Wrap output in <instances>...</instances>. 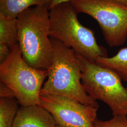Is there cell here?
Listing matches in <instances>:
<instances>
[{
  "label": "cell",
  "mask_w": 127,
  "mask_h": 127,
  "mask_svg": "<svg viewBox=\"0 0 127 127\" xmlns=\"http://www.w3.org/2000/svg\"><path fill=\"white\" fill-rule=\"evenodd\" d=\"M49 7H33L16 18L18 44L23 59L32 67L42 70H49L53 56Z\"/></svg>",
  "instance_id": "cell-1"
},
{
  "label": "cell",
  "mask_w": 127,
  "mask_h": 127,
  "mask_svg": "<svg viewBox=\"0 0 127 127\" xmlns=\"http://www.w3.org/2000/svg\"><path fill=\"white\" fill-rule=\"evenodd\" d=\"M96 62L111 70L122 81L127 82V47L121 49L112 57H99Z\"/></svg>",
  "instance_id": "cell-10"
},
{
  "label": "cell",
  "mask_w": 127,
  "mask_h": 127,
  "mask_svg": "<svg viewBox=\"0 0 127 127\" xmlns=\"http://www.w3.org/2000/svg\"><path fill=\"white\" fill-rule=\"evenodd\" d=\"M82 68V82L87 93L107 104L113 116H127V89L108 68L77 54Z\"/></svg>",
  "instance_id": "cell-5"
},
{
  "label": "cell",
  "mask_w": 127,
  "mask_h": 127,
  "mask_svg": "<svg viewBox=\"0 0 127 127\" xmlns=\"http://www.w3.org/2000/svg\"><path fill=\"white\" fill-rule=\"evenodd\" d=\"M50 112L39 104L22 106L18 109L12 127H57Z\"/></svg>",
  "instance_id": "cell-8"
},
{
  "label": "cell",
  "mask_w": 127,
  "mask_h": 127,
  "mask_svg": "<svg viewBox=\"0 0 127 127\" xmlns=\"http://www.w3.org/2000/svg\"><path fill=\"white\" fill-rule=\"evenodd\" d=\"M95 127H127V116H115L105 121L96 120Z\"/></svg>",
  "instance_id": "cell-13"
},
{
  "label": "cell",
  "mask_w": 127,
  "mask_h": 127,
  "mask_svg": "<svg viewBox=\"0 0 127 127\" xmlns=\"http://www.w3.org/2000/svg\"><path fill=\"white\" fill-rule=\"evenodd\" d=\"M52 0H0V13L10 18H16L33 6H50Z\"/></svg>",
  "instance_id": "cell-9"
},
{
  "label": "cell",
  "mask_w": 127,
  "mask_h": 127,
  "mask_svg": "<svg viewBox=\"0 0 127 127\" xmlns=\"http://www.w3.org/2000/svg\"><path fill=\"white\" fill-rule=\"evenodd\" d=\"M48 70L33 68L24 60L18 43L0 64V83L8 87L22 106L39 104Z\"/></svg>",
  "instance_id": "cell-4"
},
{
  "label": "cell",
  "mask_w": 127,
  "mask_h": 127,
  "mask_svg": "<svg viewBox=\"0 0 127 127\" xmlns=\"http://www.w3.org/2000/svg\"><path fill=\"white\" fill-rule=\"evenodd\" d=\"M18 103L16 97H0V127H12Z\"/></svg>",
  "instance_id": "cell-12"
},
{
  "label": "cell",
  "mask_w": 127,
  "mask_h": 127,
  "mask_svg": "<svg viewBox=\"0 0 127 127\" xmlns=\"http://www.w3.org/2000/svg\"><path fill=\"white\" fill-rule=\"evenodd\" d=\"M57 127H63V126H59V125H58V126H57Z\"/></svg>",
  "instance_id": "cell-16"
},
{
  "label": "cell",
  "mask_w": 127,
  "mask_h": 127,
  "mask_svg": "<svg viewBox=\"0 0 127 127\" xmlns=\"http://www.w3.org/2000/svg\"><path fill=\"white\" fill-rule=\"evenodd\" d=\"M18 43L17 18H9L0 13V43L12 49Z\"/></svg>",
  "instance_id": "cell-11"
},
{
  "label": "cell",
  "mask_w": 127,
  "mask_h": 127,
  "mask_svg": "<svg viewBox=\"0 0 127 127\" xmlns=\"http://www.w3.org/2000/svg\"><path fill=\"white\" fill-rule=\"evenodd\" d=\"M78 13L70 1L50 9V36L87 59L96 62L99 57H108L107 50L97 43L94 32L79 21Z\"/></svg>",
  "instance_id": "cell-3"
},
{
  "label": "cell",
  "mask_w": 127,
  "mask_h": 127,
  "mask_svg": "<svg viewBox=\"0 0 127 127\" xmlns=\"http://www.w3.org/2000/svg\"><path fill=\"white\" fill-rule=\"evenodd\" d=\"M50 38L53 49V60L41 95L65 96L98 108L96 101L87 93L82 85L81 64L77 53L61 41Z\"/></svg>",
  "instance_id": "cell-2"
},
{
  "label": "cell",
  "mask_w": 127,
  "mask_h": 127,
  "mask_svg": "<svg viewBox=\"0 0 127 127\" xmlns=\"http://www.w3.org/2000/svg\"><path fill=\"white\" fill-rule=\"evenodd\" d=\"M72 0H52V2L50 6L49 9L61 3L64 2H67V1H70ZM115 0L122 2L124 4L127 5V0Z\"/></svg>",
  "instance_id": "cell-15"
},
{
  "label": "cell",
  "mask_w": 127,
  "mask_h": 127,
  "mask_svg": "<svg viewBox=\"0 0 127 127\" xmlns=\"http://www.w3.org/2000/svg\"><path fill=\"white\" fill-rule=\"evenodd\" d=\"M39 105L50 113L59 126L95 127L98 108L54 94L41 95Z\"/></svg>",
  "instance_id": "cell-7"
},
{
  "label": "cell",
  "mask_w": 127,
  "mask_h": 127,
  "mask_svg": "<svg viewBox=\"0 0 127 127\" xmlns=\"http://www.w3.org/2000/svg\"><path fill=\"white\" fill-rule=\"evenodd\" d=\"M77 12L90 15L99 24L104 39L111 47L127 40V5L115 0L70 1Z\"/></svg>",
  "instance_id": "cell-6"
},
{
  "label": "cell",
  "mask_w": 127,
  "mask_h": 127,
  "mask_svg": "<svg viewBox=\"0 0 127 127\" xmlns=\"http://www.w3.org/2000/svg\"><path fill=\"white\" fill-rule=\"evenodd\" d=\"M11 49L9 46L0 43V64L2 63L7 59L10 53Z\"/></svg>",
  "instance_id": "cell-14"
}]
</instances>
